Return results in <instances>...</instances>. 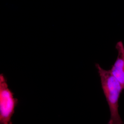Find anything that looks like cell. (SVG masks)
I'll list each match as a JSON object with an SVG mask.
<instances>
[{
  "label": "cell",
  "instance_id": "obj_1",
  "mask_svg": "<svg viewBox=\"0 0 124 124\" xmlns=\"http://www.w3.org/2000/svg\"><path fill=\"white\" fill-rule=\"evenodd\" d=\"M101 85L110 112V119L108 124H124L119 112V101L123 89L120 83L112 75L110 70L103 68L95 64Z\"/></svg>",
  "mask_w": 124,
  "mask_h": 124
},
{
  "label": "cell",
  "instance_id": "obj_2",
  "mask_svg": "<svg viewBox=\"0 0 124 124\" xmlns=\"http://www.w3.org/2000/svg\"><path fill=\"white\" fill-rule=\"evenodd\" d=\"M9 89L7 81L2 74L0 75V124H12L11 119L14 113L18 100Z\"/></svg>",
  "mask_w": 124,
  "mask_h": 124
},
{
  "label": "cell",
  "instance_id": "obj_3",
  "mask_svg": "<svg viewBox=\"0 0 124 124\" xmlns=\"http://www.w3.org/2000/svg\"><path fill=\"white\" fill-rule=\"evenodd\" d=\"M116 48L117 53V58L110 70L120 83L124 92V45L122 41L117 42Z\"/></svg>",
  "mask_w": 124,
  "mask_h": 124
}]
</instances>
